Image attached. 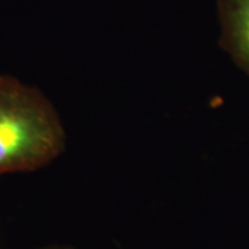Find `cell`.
<instances>
[{
    "label": "cell",
    "instance_id": "cell-1",
    "mask_svg": "<svg viewBox=\"0 0 249 249\" xmlns=\"http://www.w3.org/2000/svg\"><path fill=\"white\" fill-rule=\"evenodd\" d=\"M67 148L61 116L40 89L0 75V176L42 169Z\"/></svg>",
    "mask_w": 249,
    "mask_h": 249
},
{
    "label": "cell",
    "instance_id": "cell-2",
    "mask_svg": "<svg viewBox=\"0 0 249 249\" xmlns=\"http://www.w3.org/2000/svg\"><path fill=\"white\" fill-rule=\"evenodd\" d=\"M219 45L249 76V0H217Z\"/></svg>",
    "mask_w": 249,
    "mask_h": 249
},
{
    "label": "cell",
    "instance_id": "cell-3",
    "mask_svg": "<svg viewBox=\"0 0 249 249\" xmlns=\"http://www.w3.org/2000/svg\"><path fill=\"white\" fill-rule=\"evenodd\" d=\"M37 249H76L72 245H65V244H52V245H45Z\"/></svg>",
    "mask_w": 249,
    "mask_h": 249
}]
</instances>
